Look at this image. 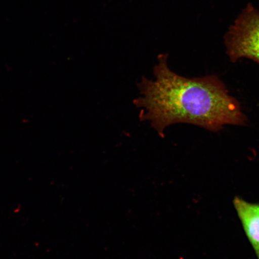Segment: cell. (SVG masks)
<instances>
[{"label":"cell","mask_w":259,"mask_h":259,"mask_svg":"<svg viewBox=\"0 0 259 259\" xmlns=\"http://www.w3.org/2000/svg\"><path fill=\"white\" fill-rule=\"evenodd\" d=\"M167 54H160L154 79L142 77L141 96L134 100L141 121L150 122L161 138L170 125L188 123L218 132L226 124L241 125L247 119L240 105L215 76L196 78L179 75L168 66Z\"/></svg>","instance_id":"cell-1"},{"label":"cell","mask_w":259,"mask_h":259,"mask_svg":"<svg viewBox=\"0 0 259 259\" xmlns=\"http://www.w3.org/2000/svg\"><path fill=\"white\" fill-rule=\"evenodd\" d=\"M232 62L248 58L259 64V11L250 3L236 18L225 36Z\"/></svg>","instance_id":"cell-2"},{"label":"cell","mask_w":259,"mask_h":259,"mask_svg":"<svg viewBox=\"0 0 259 259\" xmlns=\"http://www.w3.org/2000/svg\"><path fill=\"white\" fill-rule=\"evenodd\" d=\"M233 203L249 241L259 259V203L235 197Z\"/></svg>","instance_id":"cell-3"}]
</instances>
